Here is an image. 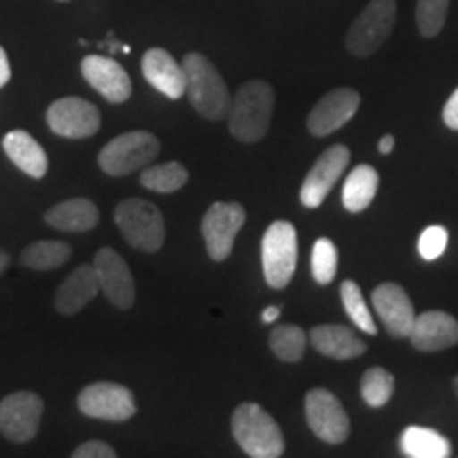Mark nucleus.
Wrapping results in <instances>:
<instances>
[{
    "label": "nucleus",
    "instance_id": "obj_15",
    "mask_svg": "<svg viewBox=\"0 0 458 458\" xmlns=\"http://www.w3.org/2000/svg\"><path fill=\"white\" fill-rule=\"evenodd\" d=\"M360 105L359 91L351 88H337L325 94L308 114V131L312 136L334 134L342 125H346L357 114Z\"/></svg>",
    "mask_w": 458,
    "mask_h": 458
},
{
    "label": "nucleus",
    "instance_id": "obj_1",
    "mask_svg": "<svg viewBox=\"0 0 458 458\" xmlns=\"http://www.w3.org/2000/svg\"><path fill=\"white\" fill-rule=\"evenodd\" d=\"M182 71L187 81L185 94L191 106L210 122L225 119L232 106V96L213 62L202 54H187L182 60Z\"/></svg>",
    "mask_w": 458,
    "mask_h": 458
},
{
    "label": "nucleus",
    "instance_id": "obj_35",
    "mask_svg": "<svg viewBox=\"0 0 458 458\" xmlns=\"http://www.w3.org/2000/svg\"><path fill=\"white\" fill-rule=\"evenodd\" d=\"M444 123L448 125L450 130H458V88L454 89V94L450 96L448 102H445Z\"/></svg>",
    "mask_w": 458,
    "mask_h": 458
},
{
    "label": "nucleus",
    "instance_id": "obj_21",
    "mask_svg": "<svg viewBox=\"0 0 458 458\" xmlns=\"http://www.w3.org/2000/svg\"><path fill=\"white\" fill-rule=\"evenodd\" d=\"M310 342L314 351L335 360L357 359L368 351V344L344 325H317L310 329Z\"/></svg>",
    "mask_w": 458,
    "mask_h": 458
},
{
    "label": "nucleus",
    "instance_id": "obj_2",
    "mask_svg": "<svg viewBox=\"0 0 458 458\" xmlns=\"http://www.w3.org/2000/svg\"><path fill=\"white\" fill-rule=\"evenodd\" d=\"M274 88L266 81H246L229 106V131L240 142L261 140L267 134L274 111Z\"/></svg>",
    "mask_w": 458,
    "mask_h": 458
},
{
    "label": "nucleus",
    "instance_id": "obj_3",
    "mask_svg": "<svg viewBox=\"0 0 458 458\" xmlns=\"http://www.w3.org/2000/svg\"><path fill=\"white\" fill-rule=\"evenodd\" d=\"M232 433L244 454L278 458L284 452V435L278 422L257 403H240L232 416Z\"/></svg>",
    "mask_w": 458,
    "mask_h": 458
},
{
    "label": "nucleus",
    "instance_id": "obj_30",
    "mask_svg": "<svg viewBox=\"0 0 458 458\" xmlns=\"http://www.w3.org/2000/svg\"><path fill=\"white\" fill-rule=\"evenodd\" d=\"M394 393V377L385 368H371L360 377V397L369 408H382Z\"/></svg>",
    "mask_w": 458,
    "mask_h": 458
},
{
    "label": "nucleus",
    "instance_id": "obj_27",
    "mask_svg": "<svg viewBox=\"0 0 458 458\" xmlns=\"http://www.w3.org/2000/svg\"><path fill=\"white\" fill-rule=\"evenodd\" d=\"M189 181V172L179 162H168L159 165H148L142 170L140 185L156 193H174L185 187Z\"/></svg>",
    "mask_w": 458,
    "mask_h": 458
},
{
    "label": "nucleus",
    "instance_id": "obj_6",
    "mask_svg": "<svg viewBox=\"0 0 458 458\" xmlns=\"http://www.w3.org/2000/svg\"><path fill=\"white\" fill-rule=\"evenodd\" d=\"M261 263L266 283L284 289L297 267V232L289 221H274L261 240Z\"/></svg>",
    "mask_w": 458,
    "mask_h": 458
},
{
    "label": "nucleus",
    "instance_id": "obj_25",
    "mask_svg": "<svg viewBox=\"0 0 458 458\" xmlns=\"http://www.w3.org/2000/svg\"><path fill=\"white\" fill-rule=\"evenodd\" d=\"M401 450L410 458H448L450 442L442 433L425 427H408L401 435Z\"/></svg>",
    "mask_w": 458,
    "mask_h": 458
},
{
    "label": "nucleus",
    "instance_id": "obj_9",
    "mask_svg": "<svg viewBox=\"0 0 458 458\" xmlns=\"http://www.w3.org/2000/svg\"><path fill=\"white\" fill-rule=\"evenodd\" d=\"M246 221V210L238 202H215L202 219L206 250L213 261H225L233 250L238 232Z\"/></svg>",
    "mask_w": 458,
    "mask_h": 458
},
{
    "label": "nucleus",
    "instance_id": "obj_26",
    "mask_svg": "<svg viewBox=\"0 0 458 458\" xmlns=\"http://www.w3.org/2000/svg\"><path fill=\"white\" fill-rule=\"evenodd\" d=\"M71 244L60 242V240H38V242L28 244L20 255V263L24 267L37 272L57 270L71 259Z\"/></svg>",
    "mask_w": 458,
    "mask_h": 458
},
{
    "label": "nucleus",
    "instance_id": "obj_28",
    "mask_svg": "<svg viewBox=\"0 0 458 458\" xmlns=\"http://www.w3.org/2000/svg\"><path fill=\"white\" fill-rule=\"evenodd\" d=\"M270 348L283 363H300L306 354V331L297 325H278L270 334Z\"/></svg>",
    "mask_w": 458,
    "mask_h": 458
},
{
    "label": "nucleus",
    "instance_id": "obj_23",
    "mask_svg": "<svg viewBox=\"0 0 458 458\" xmlns=\"http://www.w3.org/2000/svg\"><path fill=\"white\" fill-rule=\"evenodd\" d=\"M45 221L49 223L54 229H60V232H89L98 225L100 213L98 206H96L88 198H72L66 199V202L55 204L54 208H49L45 213Z\"/></svg>",
    "mask_w": 458,
    "mask_h": 458
},
{
    "label": "nucleus",
    "instance_id": "obj_22",
    "mask_svg": "<svg viewBox=\"0 0 458 458\" xmlns=\"http://www.w3.org/2000/svg\"><path fill=\"white\" fill-rule=\"evenodd\" d=\"M3 148L7 157L20 168L24 174L32 176V179H43L47 174L49 159L45 148L32 139L24 130L9 131L3 139Z\"/></svg>",
    "mask_w": 458,
    "mask_h": 458
},
{
    "label": "nucleus",
    "instance_id": "obj_38",
    "mask_svg": "<svg viewBox=\"0 0 458 458\" xmlns=\"http://www.w3.org/2000/svg\"><path fill=\"white\" fill-rule=\"evenodd\" d=\"M278 314H280V308H276V306H270V308H266V310H263V323H274V320L278 318Z\"/></svg>",
    "mask_w": 458,
    "mask_h": 458
},
{
    "label": "nucleus",
    "instance_id": "obj_13",
    "mask_svg": "<svg viewBox=\"0 0 458 458\" xmlns=\"http://www.w3.org/2000/svg\"><path fill=\"white\" fill-rule=\"evenodd\" d=\"M91 263H94L100 291L106 300L119 310H130L136 301V284L123 257L105 246L94 255Z\"/></svg>",
    "mask_w": 458,
    "mask_h": 458
},
{
    "label": "nucleus",
    "instance_id": "obj_17",
    "mask_svg": "<svg viewBox=\"0 0 458 458\" xmlns=\"http://www.w3.org/2000/svg\"><path fill=\"white\" fill-rule=\"evenodd\" d=\"M371 301H374L377 317H380L388 334L393 337H410L416 312L403 286L394 283H382L371 293Z\"/></svg>",
    "mask_w": 458,
    "mask_h": 458
},
{
    "label": "nucleus",
    "instance_id": "obj_34",
    "mask_svg": "<svg viewBox=\"0 0 458 458\" xmlns=\"http://www.w3.org/2000/svg\"><path fill=\"white\" fill-rule=\"evenodd\" d=\"M74 458H114L117 452H114L106 442H100V439H89L79 445L77 450L72 452Z\"/></svg>",
    "mask_w": 458,
    "mask_h": 458
},
{
    "label": "nucleus",
    "instance_id": "obj_14",
    "mask_svg": "<svg viewBox=\"0 0 458 458\" xmlns=\"http://www.w3.org/2000/svg\"><path fill=\"white\" fill-rule=\"evenodd\" d=\"M348 162H351V148L344 145H334L317 159L310 172L303 179L300 199L306 208H318L329 196L337 179L344 174Z\"/></svg>",
    "mask_w": 458,
    "mask_h": 458
},
{
    "label": "nucleus",
    "instance_id": "obj_5",
    "mask_svg": "<svg viewBox=\"0 0 458 458\" xmlns=\"http://www.w3.org/2000/svg\"><path fill=\"white\" fill-rule=\"evenodd\" d=\"M159 148L162 145L151 131H125V134L106 142L98 156V164L108 176H125L151 164L159 156Z\"/></svg>",
    "mask_w": 458,
    "mask_h": 458
},
{
    "label": "nucleus",
    "instance_id": "obj_32",
    "mask_svg": "<svg viewBox=\"0 0 458 458\" xmlns=\"http://www.w3.org/2000/svg\"><path fill=\"white\" fill-rule=\"evenodd\" d=\"M337 272V249L329 238H318L312 249V276L318 284H329Z\"/></svg>",
    "mask_w": 458,
    "mask_h": 458
},
{
    "label": "nucleus",
    "instance_id": "obj_36",
    "mask_svg": "<svg viewBox=\"0 0 458 458\" xmlns=\"http://www.w3.org/2000/svg\"><path fill=\"white\" fill-rule=\"evenodd\" d=\"M11 79V64H9V55L7 51L0 47V89L9 83Z\"/></svg>",
    "mask_w": 458,
    "mask_h": 458
},
{
    "label": "nucleus",
    "instance_id": "obj_11",
    "mask_svg": "<svg viewBox=\"0 0 458 458\" xmlns=\"http://www.w3.org/2000/svg\"><path fill=\"white\" fill-rule=\"evenodd\" d=\"M79 410L83 416L108 422L130 420L136 414L134 393L117 382H94L79 393Z\"/></svg>",
    "mask_w": 458,
    "mask_h": 458
},
{
    "label": "nucleus",
    "instance_id": "obj_7",
    "mask_svg": "<svg viewBox=\"0 0 458 458\" xmlns=\"http://www.w3.org/2000/svg\"><path fill=\"white\" fill-rule=\"evenodd\" d=\"M394 17H397V0H369L346 34L348 51L357 57L376 54L391 37Z\"/></svg>",
    "mask_w": 458,
    "mask_h": 458
},
{
    "label": "nucleus",
    "instance_id": "obj_16",
    "mask_svg": "<svg viewBox=\"0 0 458 458\" xmlns=\"http://www.w3.org/2000/svg\"><path fill=\"white\" fill-rule=\"evenodd\" d=\"M81 74L91 88H94L102 98L113 105H122L130 98L131 81L125 68L117 60L105 55H88L81 60Z\"/></svg>",
    "mask_w": 458,
    "mask_h": 458
},
{
    "label": "nucleus",
    "instance_id": "obj_4",
    "mask_svg": "<svg viewBox=\"0 0 458 458\" xmlns=\"http://www.w3.org/2000/svg\"><path fill=\"white\" fill-rule=\"evenodd\" d=\"M114 223L131 249L142 253H157L164 246L165 225L156 204L140 198L123 199L114 208Z\"/></svg>",
    "mask_w": 458,
    "mask_h": 458
},
{
    "label": "nucleus",
    "instance_id": "obj_12",
    "mask_svg": "<svg viewBox=\"0 0 458 458\" xmlns=\"http://www.w3.org/2000/svg\"><path fill=\"white\" fill-rule=\"evenodd\" d=\"M100 111L89 100L66 96L47 108V123L62 139H89L100 130Z\"/></svg>",
    "mask_w": 458,
    "mask_h": 458
},
{
    "label": "nucleus",
    "instance_id": "obj_18",
    "mask_svg": "<svg viewBox=\"0 0 458 458\" xmlns=\"http://www.w3.org/2000/svg\"><path fill=\"white\" fill-rule=\"evenodd\" d=\"M410 342L420 352H437L458 344V320L448 312L428 310L416 314Z\"/></svg>",
    "mask_w": 458,
    "mask_h": 458
},
{
    "label": "nucleus",
    "instance_id": "obj_31",
    "mask_svg": "<svg viewBox=\"0 0 458 458\" xmlns=\"http://www.w3.org/2000/svg\"><path fill=\"white\" fill-rule=\"evenodd\" d=\"M450 0H418L416 4V24L422 37L433 38L442 32L448 17Z\"/></svg>",
    "mask_w": 458,
    "mask_h": 458
},
{
    "label": "nucleus",
    "instance_id": "obj_41",
    "mask_svg": "<svg viewBox=\"0 0 458 458\" xmlns=\"http://www.w3.org/2000/svg\"><path fill=\"white\" fill-rule=\"evenodd\" d=\"M57 3H68V0H57Z\"/></svg>",
    "mask_w": 458,
    "mask_h": 458
},
{
    "label": "nucleus",
    "instance_id": "obj_10",
    "mask_svg": "<svg viewBox=\"0 0 458 458\" xmlns=\"http://www.w3.org/2000/svg\"><path fill=\"white\" fill-rule=\"evenodd\" d=\"M43 399L37 393H11L0 401V433L13 444L37 437L43 418Z\"/></svg>",
    "mask_w": 458,
    "mask_h": 458
},
{
    "label": "nucleus",
    "instance_id": "obj_29",
    "mask_svg": "<svg viewBox=\"0 0 458 458\" xmlns=\"http://www.w3.org/2000/svg\"><path fill=\"white\" fill-rule=\"evenodd\" d=\"M340 295H342L344 308H346V314L351 317L352 323L357 325V329L365 331V334L369 335H376L377 327L374 323V314L369 312L368 303H365L360 286L354 283V280H344L340 286Z\"/></svg>",
    "mask_w": 458,
    "mask_h": 458
},
{
    "label": "nucleus",
    "instance_id": "obj_24",
    "mask_svg": "<svg viewBox=\"0 0 458 458\" xmlns=\"http://www.w3.org/2000/svg\"><path fill=\"white\" fill-rule=\"evenodd\" d=\"M377 172L368 164H360L348 174L342 189V202L348 213H360L374 202L377 191Z\"/></svg>",
    "mask_w": 458,
    "mask_h": 458
},
{
    "label": "nucleus",
    "instance_id": "obj_33",
    "mask_svg": "<svg viewBox=\"0 0 458 458\" xmlns=\"http://www.w3.org/2000/svg\"><path fill=\"white\" fill-rule=\"evenodd\" d=\"M445 246H448V232L442 225H431L420 233L418 240V253L422 259L435 261L445 253Z\"/></svg>",
    "mask_w": 458,
    "mask_h": 458
},
{
    "label": "nucleus",
    "instance_id": "obj_8",
    "mask_svg": "<svg viewBox=\"0 0 458 458\" xmlns=\"http://www.w3.org/2000/svg\"><path fill=\"white\" fill-rule=\"evenodd\" d=\"M308 427L318 439L327 444H344L351 433V418L340 403V399L327 388H312L303 401Z\"/></svg>",
    "mask_w": 458,
    "mask_h": 458
},
{
    "label": "nucleus",
    "instance_id": "obj_20",
    "mask_svg": "<svg viewBox=\"0 0 458 458\" xmlns=\"http://www.w3.org/2000/svg\"><path fill=\"white\" fill-rule=\"evenodd\" d=\"M98 291L100 284L98 276H96L94 263H83L77 270H72L71 276L55 291V310L62 317H74V314L81 312L98 295Z\"/></svg>",
    "mask_w": 458,
    "mask_h": 458
},
{
    "label": "nucleus",
    "instance_id": "obj_39",
    "mask_svg": "<svg viewBox=\"0 0 458 458\" xmlns=\"http://www.w3.org/2000/svg\"><path fill=\"white\" fill-rule=\"evenodd\" d=\"M9 263H11V257L7 253H0V274L7 270Z\"/></svg>",
    "mask_w": 458,
    "mask_h": 458
},
{
    "label": "nucleus",
    "instance_id": "obj_40",
    "mask_svg": "<svg viewBox=\"0 0 458 458\" xmlns=\"http://www.w3.org/2000/svg\"><path fill=\"white\" fill-rule=\"evenodd\" d=\"M454 393H456V397H458V376L454 377Z\"/></svg>",
    "mask_w": 458,
    "mask_h": 458
},
{
    "label": "nucleus",
    "instance_id": "obj_19",
    "mask_svg": "<svg viewBox=\"0 0 458 458\" xmlns=\"http://www.w3.org/2000/svg\"><path fill=\"white\" fill-rule=\"evenodd\" d=\"M142 74L159 94L168 96L172 100L185 96V71L165 49L153 47L142 55Z\"/></svg>",
    "mask_w": 458,
    "mask_h": 458
},
{
    "label": "nucleus",
    "instance_id": "obj_37",
    "mask_svg": "<svg viewBox=\"0 0 458 458\" xmlns=\"http://www.w3.org/2000/svg\"><path fill=\"white\" fill-rule=\"evenodd\" d=\"M393 147H394V136L386 134V136H382L380 145H377V151H380L382 156H388V153L393 151Z\"/></svg>",
    "mask_w": 458,
    "mask_h": 458
}]
</instances>
